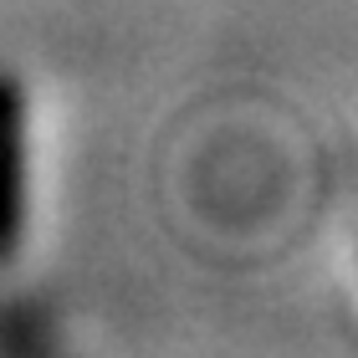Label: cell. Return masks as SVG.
Here are the masks:
<instances>
[{
	"label": "cell",
	"mask_w": 358,
	"mask_h": 358,
	"mask_svg": "<svg viewBox=\"0 0 358 358\" xmlns=\"http://www.w3.org/2000/svg\"><path fill=\"white\" fill-rule=\"evenodd\" d=\"M21 87L0 72V266L21 246Z\"/></svg>",
	"instance_id": "6da1fadb"
}]
</instances>
